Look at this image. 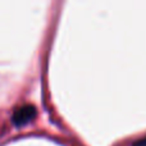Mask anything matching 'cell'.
Instances as JSON below:
<instances>
[{
	"instance_id": "obj_1",
	"label": "cell",
	"mask_w": 146,
	"mask_h": 146,
	"mask_svg": "<svg viewBox=\"0 0 146 146\" xmlns=\"http://www.w3.org/2000/svg\"><path fill=\"white\" fill-rule=\"evenodd\" d=\"M36 117V108L33 105H22L15 109L13 114V122L15 126H25Z\"/></svg>"
},
{
	"instance_id": "obj_2",
	"label": "cell",
	"mask_w": 146,
	"mask_h": 146,
	"mask_svg": "<svg viewBox=\"0 0 146 146\" xmlns=\"http://www.w3.org/2000/svg\"><path fill=\"white\" fill-rule=\"evenodd\" d=\"M132 146H146V137H142V139L137 140V141H135Z\"/></svg>"
}]
</instances>
